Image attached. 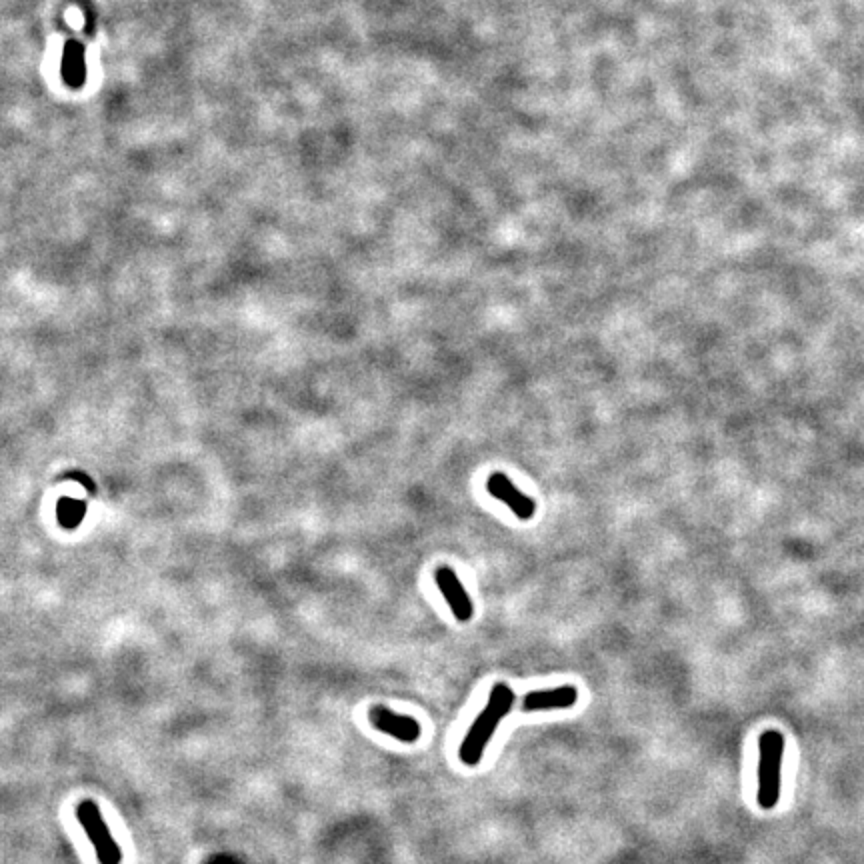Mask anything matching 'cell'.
Here are the masks:
<instances>
[{"label":"cell","instance_id":"cell-5","mask_svg":"<svg viewBox=\"0 0 864 864\" xmlns=\"http://www.w3.org/2000/svg\"><path fill=\"white\" fill-rule=\"evenodd\" d=\"M434 576H436V584H438L444 600L448 602L454 618L460 622H468L472 618V612H474L472 600H470L468 592L464 590V586L460 584L454 570L438 568Z\"/></svg>","mask_w":864,"mask_h":864},{"label":"cell","instance_id":"cell-7","mask_svg":"<svg viewBox=\"0 0 864 864\" xmlns=\"http://www.w3.org/2000/svg\"><path fill=\"white\" fill-rule=\"evenodd\" d=\"M578 700V690L572 684H564V686H554L548 690H534L528 692L522 698L520 708L524 712H538V710H560V708H570L574 706Z\"/></svg>","mask_w":864,"mask_h":864},{"label":"cell","instance_id":"cell-2","mask_svg":"<svg viewBox=\"0 0 864 864\" xmlns=\"http://www.w3.org/2000/svg\"><path fill=\"white\" fill-rule=\"evenodd\" d=\"M758 804L774 808L780 796V766L784 756V736L778 730H766L758 740Z\"/></svg>","mask_w":864,"mask_h":864},{"label":"cell","instance_id":"cell-8","mask_svg":"<svg viewBox=\"0 0 864 864\" xmlns=\"http://www.w3.org/2000/svg\"><path fill=\"white\" fill-rule=\"evenodd\" d=\"M84 510H86V502L84 500H70V498H60L58 500V522L72 530L78 522H82L84 518Z\"/></svg>","mask_w":864,"mask_h":864},{"label":"cell","instance_id":"cell-4","mask_svg":"<svg viewBox=\"0 0 864 864\" xmlns=\"http://www.w3.org/2000/svg\"><path fill=\"white\" fill-rule=\"evenodd\" d=\"M368 720L378 732H384L400 742H416L422 734L420 722L416 718L396 714L384 706H372L368 712Z\"/></svg>","mask_w":864,"mask_h":864},{"label":"cell","instance_id":"cell-3","mask_svg":"<svg viewBox=\"0 0 864 864\" xmlns=\"http://www.w3.org/2000/svg\"><path fill=\"white\" fill-rule=\"evenodd\" d=\"M76 818L82 824L94 852L100 864H120L122 862V850L118 846V842L114 840V836L110 834L102 812L98 808V804L90 798L82 800L76 806Z\"/></svg>","mask_w":864,"mask_h":864},{"label":"cell","instance_id":"cell-9","mask_svg":"<svg viewBox=\"0 0 864 864\" xmlns=\"http://www.w3.org/2000/svg\"><path fill=\"white\" fill-rule=\"evenodd\" d=\"M64 476H66V478H76L78 482H82V484L86 486L88 492H94V490H96V486L90 482V478H88L86 474H80V472H68V474H64Z\"/></svg>","mask_w":864,"mask_h":864},{"label":"cell","instance_id":"cell-1","mask_svg":"<svg viewBox=\"0 0 864 864\" xmlns=\"http://www.w3.org/2000/svg\"><path fill=\"white\" fill-rule=\"evenodd\" d=\"M512 704H514L512 688L504 682L494 684L484 710L476 716L474 724L470 726V730L466 732V736L460 744L458 758L462 764L476 766L482 760L484 750H486L492 734L496 732V728L500 726L504 716L512 710Z\"/></svg>","mask_w":864,"mask_h":864},{"label":"cell","instance_id":"cell-6","mask_svg":"<svg viewBox=\"0 0 864 864\" xmlns=\"http://www.w3.org/2000/svg\"><path fill=\"white\" fill-rule=\"evenodd\" d=\"M488 492L494 496V498H498V500H502L518 518H522V520H528V518H532V514H534V508H536V504H534V500L530 498V496H526L524 492H520L510 480H508V476L506 474H500V472H496V474H492L490 478H488Z\"/></svg>","mask_w":864,"mask_h":864}]
</instances>
